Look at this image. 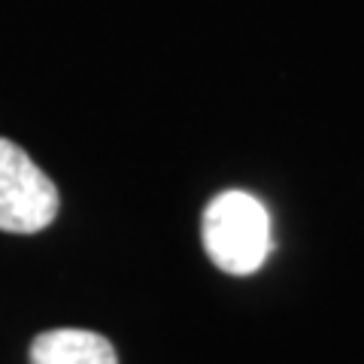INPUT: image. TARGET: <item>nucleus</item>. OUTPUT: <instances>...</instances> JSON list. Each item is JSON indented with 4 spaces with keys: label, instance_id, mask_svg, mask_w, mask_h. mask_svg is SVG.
<instances>
[{
    "label": "nucleus",
    "instance_id": "nucleus-1",
    "mask_svg": "<svg viewBox=\"0 0 364 364\" xmlns=\"http://www.w3.org/2000/svg\"><path fill=\"white\" fill-rule=\"evenodd\" d=\"M200 240L222 273L249 277L264 264L273 249L270 213L249 191H222L203 210Z\"/></svg>",
    "mask_w": 364,
    "mask_h": 364
},
{
    "label": "nucleus",
    "instance_id": "nucleus-2",
    "mask_svg": "<svg viewBox=\"0 0 364 364\" xmlns=\"http://www.w3.org/2000/svg\"><path fill=\"white\" fill-rule=\"evenodd\" d=\"M61 198L55 182L33 164V158L0 136V231L37 234L58 215Z\"/></svg>",
    "mask_w": 364,
    "mask_h": 364
},
{
    "label": "nucleus",
    "instance_id": "nucleus-3",
    "mask_svg": "<svg viewBox=\"0 0 364 364\" xmlns=\"http://www.w3.org/2000/svg\"><path fill=\"white\" fill-rule=\"evenodd\" d=\"M31 364H119L116 346L104 334L85 331V328H55L33 337Z\"/></svg>",
    "mask_w": 364,
    "mask_h": 364
}]
</instances>
